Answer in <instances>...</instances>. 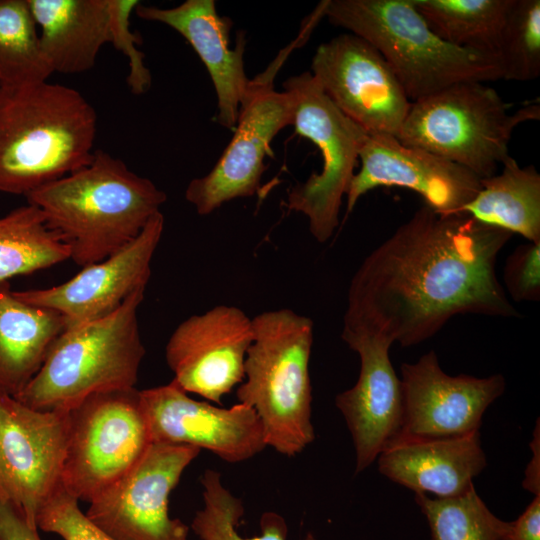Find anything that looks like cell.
Here are the masks:
<instances>
[{"instance_id": "cell-24", "label": "cell", "mask_w": 540, "mask_h": 540, "mask_svg": "<svg viewBox=\"0 0 540 540\" xmlns=\"http://www.w3.org/2000/svg\"><path fill=\"white\" fill-rule=\"evenodd\" d=\"M502 165L500 173L481 179L480 190L462 212L540 242V174L532 165L520 167L511 156Z\"/></svg>"}, {"instance_id": "cell-20", "label": "cell", "mask_w": 540, "mask_h": 540, "mask_svg": "<svg viewBox=\"0 0 540 540\" xmlns=\"http://www.w3.org/2000/svg\"><path fill=\"white\" fill-rule=\"evenodd\" d=\"M134 13L143 20L171 27L187 40L213 82L218 124L233 129L251 79L244 69V35H238L235 47L230 48L232 20L218 14L213 0H186L173 8L139 3Z\"/></svg>"}, {"instance_id": "cell-12", "label": "cell", "mask_w": 540, "mask_h": 540, "mask_svg": "<svg viewBox=\"0 0 540 540\" xmlns=\"http://www.w3.org/2000/svg\"><path fill=\"white\" fill-rule=\"evenodd\" d=\"M310 73L335 106L368 135L397 136L412 102L369 42L345 33L320 44Z\"/></svg>"}, {"instance_id": "cell-8", "label": "cell", "mask_w": 540, "mask_h": 540, "mask_svg": "<svg viewBox=\"0 0 540 540\" xmlns=\"http://www.w3.org/2000/svg\"><path fill=\"white\" fill-rule=\"evenodd\" d=\"M67 415L61 483L89 503L141 459L152 439L136 388L90 395Z\"/></svg>"}, {"instance_id": "cell-29", "label": "cell", "mask_w": 540, "mask_h": 540, "mask_svg": "<svg viewBox=\"0 0 540 540\" xmlns=\"http://www.w3.org/2000/svg\"><path fill=\"white\" fill-rule=\"evenodd\" d=\"M415 501L427 518L431 540H501L506 521L488 509L474 486L451 498L415 493Z\"/></svg>"}, {"instance_id": "cell-19", "label": "cell", "mask_w": 540, "mask_h": 540, "mask_svg": "<svg viewBox=\"0 0 540 540\" xmlns=\"http://www.w3.org/2000/svg\"><path fill=\"white\" fill-rule=\"evenodd\" d=\"M341 337L360 357L357 382L335 398L352 436L358 474L401 436L403 392L389 358L391 342L362 332L342 331Z\"/></svg>"}, {"instance_id": "cell-21", "label": "cell", "mask_w": 540, "mask_h": 540, "mask_svg": "<svg viewBox=\"0 0 540 540\" xmlns=\"http://www.w3.org/2000/svg\"><path fill=\"white\" fill-rule=\"evenodd\" d=\"M486 466L480 431L450 438L402 437L378 456V469L390 480L437 498L466 493Z\"/></svg>"}, {"instance_id": "cell-36", "label": "cell", "mask_w": 540, "mask_h": 540, "mask_svg": "<svg viewBox=\"0 0 540 540\" xmlns=\"http://www.w3.org/2000/svg\"><path fill=\"white\" fill-rule=\"evenodd\" d=\"M531 447L533 451V456L528 463L525 471V479L523 481V487L526 490L534 493L535 495L540 494V480H539V466H540V445H539V421H537L536 428L534 430V438L531 442Z\"/></svg>"}, {"instance_id": "cell-31", "label": "cell", "mask_w": 540, "mask_h": 540, "mask_svg": "<svg viewBox=\"0 0 540 540\" xmlns=\"http://www.w3.org/2000/svg\"><path fill=\"white\" fill-rule=\"evenodd\" d=\"M78 501L61 485L39 510L38 529L64 540H114L88 519Z\"/></svg>"}, {"instance_id": "cell-9", "label": "cell", "mask_w": 540, "mask_h": 540, "mask_svg": "<svg viewBox=\"0 0 540 540\" xmlns=\"http://www.w3.org/2000/svg\"><path fill=\"white\" fill-rule=\"evenodd\" d=\"M282 86L294 102L296 133L315 143L323 160L320 173L291 188L286 206L304 214L313 237L324 243L339 224L342 198L369 135L335 106L310 72L291 76Z\"/></svg>"}, {"instance_id": "cell-14", "label": "cell", "mask_w": 540, "mask_h": 540, "mask_svg": "<svg viewBox=\"0 0 540 540\" xmlns=\"http://www.w3.org/2000/svg\"><path fill=\"white\" fill-rule=\"evenodd\" d=\"M139 395L152 442L206 449L228 463L267 447L257 413L243 403L226 408L195 400L173 379Z\"/></svg>"}, {"instance_id": "cell-35", "label": "cell", "mask_w": 540, "mask_h": 540, "mask_svg": "<svg viewBox=\"0 0 540 540\" xmlns=\"http://www.w3.org/2000/svg\"><path fill=\"white\" fill-rule=\"evenodd\" d=\"M501 540H540V494L516 520L506 522Z\"/></svg>"}, {"instance_id": "cell-30", "label": "cell", "mask_w": 540, "mask_h": 540, "mask_svg": "<svg viewBox=\"0 0 540 540\" xmlns=\"http://www.w3.org/2000/svg\"><path fill=\"white\" fill-rule=\"evenodd\" d=\"M502 79L530 81L540 75V1L513 0L496 49Z\"/></svg>"}, {"instance_id": "cell-16", "label": "cell", "mask_w": 540, "mask_h": 540, "mask_svg": "<svg viewBox=\"0 0 540 540\" xmlns=\"http://www.w3.org/2000/svg\"><path fill=\"white\" fill-rule=\"evenodd\" d=\"M163 229L164 217L159 212L126 246L102 261L82 267L66 282L14 291V295L23 302L58 312L66 328L105 317L137 289L146 288Z\"/></svg>"}, {"instance_id": "cell-7", "label": "cell", "mask_w": 540, "mask_h": 540, "mask_svg": "<svg viewBox=\"0 0 540 540\" xmlns=\"http://www.w3.org/2000/svg\"><path fill=\"white\" fill-rule=\"evenodd\" d=\"M508 107L483 82L457 83L412 102L396 138L487 178L510 156L514 129L540 118L538 104L513 113Z\"/></svg>"}, {"instance_id": "cell-34", "label": "cell", "mask_w": 540, "mask_h": 540, "mask_svg": "<svg viewBox=\"0 0 540 540\" xmlns=\"http://www.w3.org/2000/svg\"><path fill=\"white\" fill-rule=\"evenodd\" d=\"M0 540H41L37 525L31 523L24 511L0 499Z\"/></svg>"}, {"instance_id": "cell-26", "label": "cell", "mask_w": 540, "mask_h": 540, "mask_svg": "<svg viewBox=\"0 0 540 540\" xmlns=\"http://www.w3.org/2000/svg\"><path fill=\"white\" fill-rule=\"evenodd\" d=\"M70 259L40 210L27 203L0 217V283Z\"/></svg>"}, {"instance_id": "cell-22", "label": "cell", "mask_w": 540, "mask_h": 540, "mask_svg": "<svg viewBox=\"0 0 540 540\" xmlns=\"http://www.w3.org/2000/svg\"><path fill=\"white\" fill-rule=\"evenodd\" d=\"M52 72L92 69L110 42L109 0H28Z\"/></svg>"}, {"instance_id": "cell-11", "label": "cell", "mask_w": 540, "mask_h": 540, "mask_svg": "<svg viewBox=\"0 0 540 540\" xmlns=\"http://www.w3.org/2000/svg\"><path fill=\"white\" fill-rule=\"evenodd\" d=\"M200 449L152 442L119 480L89 502L85 515L114 540H189L169 515V496Z\"/></svg>"}, {"instance_id": "cell-32", "label": "cell", "mask_w": 540, "mask_h": 540, "mask_svg": "<svg viewBox=\"0 0 540 540\" xmlns=\"http://www.w3.org/2000/svg\"><path fill=\"white\" fill-rule=\"evenodd\" d=\"M110 2V42L128 59L127 84L133 94L147 92L152 83L149 69L144 63V54L138 49L139 35L130 28V17L140 3L137 0H109Z\"/></svg>"}, {"instance_id": "cell-15", "label": "cell", "mask_w": 540, "mask_h": 540, "mask_svg": "<svg viewBox=\"0 0 540 540\" xmlns=\"http://www.w3.org/2000/svg\"><path fill=\"white\" fill-rule=\"evenodd\" d=\"M252 341V319L237 307L219 305L177 326L166 344V362L183 390L221 404L244 379Z\"/></svg>"}, {"instance_id": "cell-28", "label": "cell", "mask_w": 540, "mask_h": 540, "mask_svg": "<svg viewBox=\"0 0 540 540\" xmlns=\"http://www.w3.org/2000/svg\"><path fill=\"white\" fill-rule=\"evenodd\" d=\"M203 506L192 520L191 529L201 540H287L285 519L268 511L260 519V534L244 537L238 524L244 515L242 501L223 484L221 474L206 469L201 478Z\"/></svg>"}, {"instance_id": "cell-37", "label": "cell", "mask_w": 540, "mask_h": 540, "mask_svg": "<svg viewBox=\"0 0 540 540\" xmlns=\"http://www.w3.org/2000/svg\"><path fill=\"white\" fill-rule=\"evenodd\" d=\"M0 86H1V84H0Z\"/></svg>"}, {"instance_id": "cell-5", "label": "cell", "mask_w": 540, "mask_h": 540, "mask_svg": "<svg viewBox=\"0 0 540 540\" xmlns=\"http://www.w3.org/2000/svg\"><path fill=\"white\" fill-rule=\"evenodd\" d=\"M252 325L253 341L236 396L257 413L266 445L293 457L315 438L309 375L313 322L279 309L257 315Z\"/></svg>"}, {"instance_id": "cell-25", "label": "cell", "mask_w": 540, "mask_h": 540, "mask_svg": "<svg viewBox=\"0 0 540 540\" xmlns=\"http://www.w3.org/2000/svg\"><path fill=\"white\" fill-rule=\"evenodd\" d=\"M430 29L444 41L496 54L513 0H412Z\"/></svg>"}, {"instance_id": "cell-1", "label": "cell", "mask_w": 540, "mask_h": 540, "mask_svg": "<svg viewBox=\"0 0 540 540\" xmlns=\"http://www.w3.org/2000/svg\"><path fill=\"white\" fill-rule=\"evenodd\" d=\"M511 237L466 213L440 214L424 204L353 275L342 331L407 347L458 314L518 317L496 274Z\"/></svg>"}, {"instance_id": "cell-17", "label": "cell", "mask_w": 540, "mask_h": 540, "mask_svg": "<svg viewBox=\"0 0 540 540\" xmlns=\"http://www.w3.org/2000/svg\"><path fill=\"white\" fill-rule=\"evenodd\" d=\"M401 374L404 421L399 438H450L478 431L485 410L506 385L501 374L450 376L433 350L416 363H404Z\"/></svg>"}, {"instance_id": "cell-33", "label": "cell", "mask_w": 540, "mask_h": 540, "mask_svg": "<svg viewBox=\"0 0 540 540\" xmlns=\"http://www.w3.org/2000/svg\"><path fill=\"white\" fill-rule=\"evenodd\" d=\"M504 286L516 302L540 299V242H527L507 257L503 270Z\"/></svg>"}, {"instance_id": "cell-23", "label": "cell", "mask_w": 540, "mask_h": 540, "mask_svg": "<svg viewBox=\"0 0 540 540\" xmlns=\"http://www.w3.org/2000/svg\"><path fill=\"white\" fill-rule=\"evenodd\" d=\"M65 328L58 312L23 302L8 281L0 283V392L20 393Z\"/></svg>"}, {"instance_id": "cell-18", "label": "cell", "mask_w": 540, "mask_h": 540, "mask_svg": "<svg viewBox=\"0 0 540 540\" xmlns=\"http://www.w3.org/2000/svg\"><path fill=\"white\" fill-rule=\"evenodd\" d=\"M358 158L361 168L346 192L347 214L361 196L380 186L413 190L440 214L463 213L481 187V179L465 167L403 145L394 136L369 135Z\"/></svg>"}, {"instance_id": "cell-10", "label": "cell", "mask_w": 540, "mask_h": 540, "mask_svg": "<svg viewBox=\"0 0 540 540\" xmlns=\"http://www.w3.org/2000/svg\"><path fill=\"white\" fill-rule=\"evenodd\" d=\"M290 50L291 46L280 52L263 73L250 80L232 139L211 171L188 184L185 198L199 215H209L222 204L251 197L259 190L265 158L272 155V140L293 124L292 96L277 92L273 85Z\"/></svg>"}, {"instance_id": "cell-2", "label": "cell", "mask_w": 540, "mask_h": 540, "mask_svg": "<svg viewBox=\"0 0 540 540\" xmlns=\"http://www.w3.org/2000/svg\"><path fill=\"white\" fill-rule=\"evenodd\" d=\"M25 197L81 267L135 239L167 199L150 179L103 150H95L86 166Z\"/></svg>"}, {"instance_id": "cell-27", "label": "cell", "mask_w": 540, "mask_h": 540, "mask_svg": "<svg viewBox=\"0 0 540 540\" xmlns=\"http://www.w3.org/2000/svg\"><path fill=\"white\" fill-rule=\"evenodd\" d=\"M52 73L28 0H0V84L45 82Z\"/></svg>"}, {"instance_id": "cell-6", "label": "cell", "mask_w": 540, "mask_h": 540, "mask_svg": "<svg viewBox=\"0 0 540 540\" xmlns=\"http://www.w3.org/2000/svg\"><path fill=\"white\" fill-rule=\"evenodd\" d=\"M144 292L105 317L66 328L14 397L35 410L68 412L90 395L135 388L145 355L137 319Z\"/></svg>"}, {"instance_id": "cell-3", "label": "cell", "mask_w": 540, "mask_h": 540, "mask_svg": "<svg viewBox=\"0 0 540 540\" xmlns=\"http://www.w3.org/2000/svg\"><path fill=\"white\" fill-rule=\"evenodd\" d=\"M97 115L77 90L47 81L0 86V192L28 195L90 163Z\"/></svg>"}, {"instance_id": "cell-13", "label": "cell", "mask_w": 540, "mask_h": 540, "mask_svg": "<svg viewBox=\"0 0 540 540\" xmlns=\"http://www.w3.org/2000/svg\"><path fill=\"white\" fill-rule=\"evenodd\" d=\"M67 412L40 411L0 392V499L37 525L41 507L62 485Z\"/></svg>"}, {"instance_id": "cell-4", "label": "cell", "mask_w": 540, "mask_h": 540, "mask_svg": "<svg viewBox=\"0 0 540 540\" xmlns=\"http://www.w3.org/2000/svg\"><path fill=\"white\" fill-rule=\"evenodd\" d=\"M324 16L375 47L411 102L457 83L502 79L496 54L444 41L412 0H328Z\"/></svg>"}]
</instances>
